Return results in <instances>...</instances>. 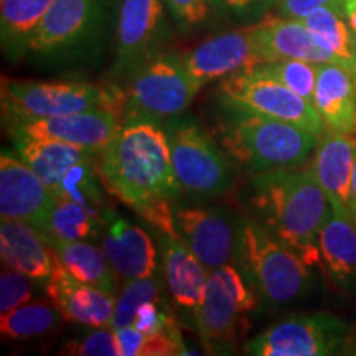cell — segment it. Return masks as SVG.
Returning <instances> with one entry per match:
<instances>
[{"mask_svg": "<svg viewBox=\"0 0 356 356\" xmlns=\"http://www.w3.org/2000/svg\"><path fill=\"white\" fill-rule=\"evenodd\" d=\"M238 19H254L262 15L274 0H216Z\"/></svg>", "mask_w": 356, "mask_h": 356, "instance_id": "60d3db41", "label": "cell"}, {"mask_svg": "<svg viewBox=\"0 0 356 356\" xmlns=\"http://www.w3.org/2000/svg\"><path fill=\"white\" fill-rule=\"evenodd\" d=\"M145 337V333H142L134 323L127 325V327L115 328L119 353H121V356H140Z\"/></svg>", "mask_w": 356, "mask_h": 356, "instance_id": "ab89813d", "label": "cell"}, {"mask_svg": "<svg viewBox=\"0 0 356 356\" xmlns=\"http://www.w3.org/2000/svg\"><path fill=\"white\" fill-rule=\"evenodd\" d=\"M172 163L181 190L200 198H216L234 185L229 160L191 118H175L167 129Z\"/></svg>", "mask_w": 356, "mask_h": 356, "instance_id": "8992f818", "label": "cell"}, {"mask_svg": "<svg viewBox=\"0 0 356 356\" xmlns=\"http://www.w3.org/2000/svg\"><path fill=\"white\" fill-rule=\"evenodd\" d=\"M134 325L145 335H155V333L165 332L170 333V335L181 337L172 310H168L163 299L144 302L139 312H137L136 318H134Z\"/></svg>", "mask_w": 356, "mask_h": 356, "instance_id": "e575fe53", "label": "cell"}, {"mask_svg": "<svg viewBox=\"0 0 356 356\" xmlns=\"http://www.w3.org/2000/svg\"><path fill=\"white\" fill-rule=\"evenodd\" d=\"M0 257L3 267L30 275L38 282H47L55 266V252L42 231L20 220H2Z\"/></svg>", "mask_w": 356, "mask_h": 356, "instance_id": "7402d4cb", "label": "cell"}, {"mask_svg": "<svg viewBox=\"0 0 356 356\" xmlns=\"http://www.w3.org/2000/svg\"><path fill=\"white\" fill-rule=\"evenodd\" d=\"M221 140L231 157L254 172L297 168L322 137L296 124L228 108Z\"/></svg>", "mask_w": 356, "mask_h": 356, "instance_id": "3957f363", "label": "cell"}, {"mask_svg": "<svg viewBox=\"0 0 356 356\" xmlns=\"http://www.w3.org/2000/svg\"><path fill=\"white\" fill-rule=\"evenodd\" d=\"M234 262L254 291L274 304L300 299L310 289L312 267L259 221L239 220Z\"/></svg>", "mask_w": 356, "mask_h": 356, "instance_id": "277c9868", "label": "cell"}, {"mask_svg": "<svg viewBox=\"0 0 356 356\" xmlns=\"http://www.w3.org/2000/svg\"><path fill=\"white\" fill-rule=\"evenodd\" d=\"M61 314L53 304L29 302L0 314V332L7 340H32L55 330Z\"/></svg>", "mask_w": 356, "mask_h": 356, "instance_id": "f1b7e54d", "label": "cell"}, {"mask_svg": "<svg viewBox=\"0 0 356 356\" xmlns=\"http://www.w3.org/2000/svg\"><path fill=\"white\" fill-rule=\"evenodd\" d=\"M356 160L353 134L327 131L320 139L314 157V170L332 208L351 215V180Z\"/></svg>", "mask_w": 356, "mask_h": 356, "instance_id": "44dd1931", "label": "cell"}, {"mask_svg": "<svg viewBox=\"0 0 356 356\" xmlns=\"http://www.w3.org/2000/svg\"><path fill=\"white\" fill-rule=\"evenodd\" d=\"M157 238L167 291L173 304L195 320L207 291L210 269L193 254L181 238L160 233Z\"/></svg>", "mask_w": 356, "mask_h": 356, "instance_id": "d6986e66", "label": "cell"}, {"mask_svg": "<svg viewBox=\"0 0 356 356\" xmlns=\"http://www.w3.org/2000/svg\"><path fill=\"white\" fill-rule=\"evenodd\" d=\"M186 71L204 86L215 79H225L239 71L261 65L254 25L215 35L181 56Z\"/></svg>", "mask_w": 356, "mask_h": 356, "instance_id": "2e32d148", "label": "cell"}, {"mask_svg": "<svg viewBox=\"0 0 356 356\" xmlns=\"http://www.w3.org/2000/svg\"><path fill=\"white\" fill-rule=\"evenodd\" d=\"M121 126L122 119L119 115L96 108L51 118L26 119L8 124V131L12 137L24 136L60 140L99 155L111 144Z\"/></svg>", "mask_w": 356, "mask_h": 356, "instance_id": "4fadbf2b", "label": "cell"}, {"mask_svg": "<svg viewBox=\"0 0 356 356\" xmlns=\"http://www.w3.org/2000/svg\"><path fill=\"white\" fill-rule=\"evenodd\" d=\"M322 264L341 287H356V222L353 216L332 208L318 234Z\"/></svg>", "mask_w": 356, "mask_h": 356, "instance_id": "d4e9b609", "label": "cell"}, {"mask_svg": "<svg viewBox=\"0 0 356 356\" xmlns=\"http://www.w3.org/2000/svg\"><path fill=\"white\" fill-rule=\"evenodd\" d=\"M274 6L286 19L304 20L320 7H343V0H274Z\"/></svg>", "mask_w": 356, "mask_h": 356, "instance_id": "74e56055", "label": "cell"}, {"mask_svg": "<svg viewBox=\"0 0 356 356\" xmlns=\"http://www.w3.org/2000/svg\"><path fill=\"white\" fill-rule=\"evenodd\" d=\"M56 193L19 155H0V218L20 220L44 231L56 204Z\"/></svg>", "mask_w": 356, "mask_h": 356, "instance_id": "5bb4252c", "label": "cell"}, {"mask_svg": "<svg viewBox=\"0 0 356 356\" xmlns=\"http://www.w3.org/2000/svg\"><path fill=\"white\" fill-rule=\"evenodd\" d=\"M61 353L74 356H121L115 330L111 325L92 328L91 333L65 345Z\"/></svg>", "mask_w": 356, "mask_h": 356, "instance_id": "836d02e7", "label": "cell"}, {"mask_svg": "<svg viewBox=\"0 0 356 356\" xmlns=\"http://www.w3.org/2000/svg\"><path fill=\"white\" fill-rule=\"evenodd\" d=\"M257 307L254 287L238 266L225 264L210 270L195 327L207 348L228 346L244 330L246 314Z\"/></svg>", "mask_w": 356, "mask_h": 356, "instance_id": "52a82bcc", "label": "cell"}, {"mask_svg": "<svg viewBox=\"0 0 356 356\" xmlns=\"http://www.w3.org/2000/svg\"><path fill=\"white\" fill-rule=\"evenodd\" d=\"M220 95L222 102L231 109L296 124L318 137L327 131L310 101L254 68L239 71L222 79Z\"/></svg>", "mask_w": 356, "mask_h": 356, "instance_id": "ba28073f", "label": "cell"}, {"mask_svg": "<svg viewBox=\"0 0 356 356\" xmlns=\"http://www.w3.org/2000/svg\"><path fill=\"white\" fill-rule=\"evenodd\" d=\"M102 88L78 79H3L2 113L7 124L101 108Z\"/></svg>", "mask_w": 356, "mask_h": 356, "instance_id": "9c48e42d", "label": "cell"}, {"mask_svg": "<svg viewBox=\"0 0 356 356\" xmlns=\"http://www.w3.org/2000/svg\"><path fill=\"white\" fill-rule=\"evenodd\" d=\"M35 282L38 280L30 275L3 267L2 274H0V314H6V312L32 302Z\"/></svg>", "mask_w": 356, "mask_h": 356, "instance_id": "d6a6232c", "label": "cell"}, {"mask_svg": "<svg viewBox=\"0 0 356 356\" xmlns=\"http://www.w3.org/2000/svg\"><path fill=\"white\" fill-rule=\"evenodd\" d=\"M180 238L208 269L231 264L238 249V225L229 211L221 208H175Z\"/></svg>", "mask_w": 356, "mask_h": 356, "instance_id": "9a60e30c", "label": "cell"}, {"mask_svg": "<svg viewBox=\"0 0 356 356\" xmlns=\"http://www.w3.org/2000/svg\"><path fill=\"white\" fill-rule=\"evenodd\" d=\"M170 202L172 200L168 198L154 200V202L137 208L136 211L142 216V220H145L152 226L155 233L172 236V238H180L175 222V210L172 208Z\"/></svg>", "mask_w": 356, "mask_h": 356, "instance_id": "8d00e7d4", "label": "cell"}, {"mask_svg": "<svg viewBox=\"0 0 356 356\" xmlns=\"http://www.w3.org/2000/svg\"><path fill=\"white\" fill-rule=\"evenodd\" d=\"M97 172L106 190L134 210L154 200H173L181 191L168 134L159 121L145 115L124 119L119 132L99 154Z\"/></svg>", "mask_w": 356, "mask_h": 356, "instance_id": "6da1fadb", "label": "cell"}, {"mask_svg": "<svg viewBox=\"0 0 356 356\" xmlns=\"http://www.w3.org/2000/svg\"><path fill=\"white\" fill-rule=\"evenodd\" d=\"M345 17H346V22H348L351 32L355 33L356 37V7H350V8H345Z\"/></svg>", "mask_w": 356, "mask_h": 356, "instance_id": "7bdbcfd3", "label": "cell"}, {"mask_svg": "<svg viewBox=\"0 0 356 356\" xmlns=\"http://www.w3.org/2000/svg\"><path fill=\"white\" fill-rule=\"evenodd\" d=\"M13 147L19 157L37 173L50 188H60L65 177L79 163L95 160L96 155L76 145L53 139H38V137L13 136Z\"/></svg>", "mask_w": 356, "mask_h": 356, "instance_id": "cb8c5ba5", "label": "cell"}, {"mask_svg": "<svg viewBox=\"0 0 356 356\" xmlns=\"http://www.w3.org/2000/svg\"><path fill=\"white\" fill-rule=\"evenodd\" d=\"M104 213L91 210L73 200L58 198L47 228L42 231L44 239H65V241H84L99 234L101 225L106 221Z\"/></svg>", "mask_w": 356, "mask_h": 356, "instance_id": "83f0119b", "label": "cell"}, {"mask_svg": "<svg viewBox=\"0 0 356 356\" xmlns=\"http://www.w3.org/2000/svg\"><path fill=\"white\" fill-rule=\"evenodd\" d=\"M216 0H165L167 10L181 32H193L210 19Z\"/></svg>", "mask_w": 356, "mask_h": 356, "instance_id": "d590c367", "label": "cell"}, {"mask_svg": "<svg viewBox=\"0 0 356 356\" xmlns=\"http://www.w3.org/2000/svg\"><path fill=\"white\" fill-rule=\"evenodd\" d=\"M55 0H2L0 40L8 60H19L29 51V43L40 22Z\"/></svg>", "mask_w": 356, "mask_h": 356, "instance_id": "4316f807", "label": "cell"}, {"mask_svg": "<svg viewBox=\"0 0 356 356\" xmlns=\"http://www.w3.org/2000/svg\"><path fill=\"white\" fill-rule=\"evenodd\" d=\"M348 340V325L335 315H297L267 328L244 350L256 356H328L343 353Z\"/></svg>", "mask_w": 356, "mask_h": 356, "instance_id": "30bf717a", "label": "cell"}, {"mask_svg": "<svg viewBox=\"0 0 356 356\" xmlns=\"http://www.w3.org/2000/svg\"><path fill=\"white\" fill-rule=\"evenodd\" d=\"M351 216L356 222V160H355V170L353 180H351Z\"/></svg>", "mask_w": 356, "mask_h": 356, "instance_id": "b9f144b4", "label": "cell"}, {"mask_svg": "<svg viewBox=\"0 0 356 356\" xmlns=\"http://www.w3.org/2000/svg\"><path fill=\"white\" fill-rule=\"evenodd\" d=\"M254 37L262 63L280 60H304L317 65L340 63L302 20L286 17L262 20L254 24Z\"/></svg>", "mask_w": 356, "mask_h": 356, "instance_id": "ffe728a7", "label": "cell"}, {"mask_svg": "<svg viewBox=\"0 0 356 356\" xmlns=\"http://www.w3.org/2000/svg\"><path fill=\"white\" fill-rule=\"evenodd\" d=\"M119 0H55L29 43V51L60 56L84 47L104 26Z\"/></svg>", "mask_w": 356, "mask_h": 356, "instance_id": "8fae6325", "label": "cell"}, {"mask_svg": "<svg viewBox=\"0 0 356 356\" xmlns=\"http://www.w3.org/2000/svg\"><path fill=\"white\" fill-rule=\"evenodd\" d=\"M101 177L99 172L96 173L95 160L79 163L61 181L60 188L56 190L58 198L73 200L91 208V210L104 213V202H102V193L99 186Z\"/></svg>", "mask_w": 356, "mask_h": 356, "instance_id": "4dcf8cb0", "label": "cell"}, {"mask_svg": "<svg viewBox=\"0 0 356 356\" xmlns=\"http://www.w3.org/2000/svg\"><path fill=\"white\" fill-rule=\"evenodd\" d=\"M44 284L48 299L68 322L88 328L108 327L113 322L115 297L74 277L56 254L53 273Z\"/></svg>", "mask_w": 356, "mask_h": 356, "instance_id": "e0dca14e", "label": "cell"}, {"mask_svg": "<svg viewBox=\"0 0 356 356\" xmlns=\"http://www.w3.org/2000/svg\"><path fill=\"white\" fill-rule=\"evenodd\" d=\"M58 259L70 270L74 277L81 282L91 284L101 291L111 293V296H119V277L115 273L114 266L111 264L104 248L96 246L84 241H65V239H47Z\"/></svg>", "mask_w": 356, "mask_h": 356, "instance_id": "484cf974", "label": "cell"}, {"mask_svg": "<svg viewBox=\"0 0 356 356\" xmlns=\"http://www.w3.org/2000/svg\"><path fill=\"white\" fill-rule=\"evenodd\" d=\"M350 7H356V0H343V10Z\"/></svg>", "mask_w": 356, "mask_h": 356, "instance_id": "ee69618b", "label": "cell"}, {"mask_svg": "<svg viewBox=\"0 0 356 356\" xmlns=\"http://www.w3.org/2000/svg\"><path fill=\"white\" fill-rule=\"evenodd\" d=\"M162 299L160 296V279L157 275H149L136 280L124 282L121 293L115 297V307L111 327L121 328L134 323L140 305L149 300Z\"/></svg>", "mask_w": 356, "mask_h": 356, "instance_id": "1f68e13d", "label": "cell"}, {"mask_svg": "<svg viewBox=\"0 0 356 356\" xmlns=\"http://www.w3.org/2000/svg\"><path fill=\"white\" fill-rule=\"evenodd\" d=\"M200 89L202 84L190 76L181 56L155 53L129 73L126 118L175 119L188 109Z\"/></svg>", "mask_w": 356, "mask_h": 356, "instance_id": "5b68a950", "label": "cell"}, {"mask_svg": "<svg viewBox=\"0 0 356 356\" xmlns=\"http://www.w3.org/2000/svg\"><path fill=\"white\" fill-rule=\"evenodd\" d=\"M185 346L181 337L170 335V333H155L147 335L140 356H175L185 355Z\"/></svg>", "mask_w": 356, "mask_h": 356, "instance_id": "f35d334b", "label": "cell"}, {"mask_svg": "<svg viewBox=\"0 0 356 356\" xmlns=\"http://www.w3.org/2000/svg\"><path fill=\"white\" fill-rule=\"evenodd\" d=\"M318 66L320 65L317 63H310V61L304 60H280L256 65L252 68L266 74V76L277 79L284 86L292 89L293 92H297V95L314 104Z\"/></svg>", "mask_w": 356, "mask_h": 356, "instance_id": "f546056e", "label": "cell"}, {"mask_svg": "<svg viewBox=\"0 0 356 356\" xmlns=\"http://www.w3.org/2000/svg\"><path fill=\"white\" fill-rule=\"evenodd\" d=\"M165 0H119L115 15V73L129 74L159 53L167 37Z\"/></svg>", "mask_w": 356, "mask_h": 356, "instance_id": "7c38bea8", "label": "cell"}, {"mask_svg": "<svg viewBox=\"0 0 356 356\" xmlns=\"http://www.w3.org/2000/svg\"><path fill=\"white\" fill-rule=\"evenodd\" d=\"M314 106L327 131L356 132V73L340 63L318 66Z\"/></svg>", "mask_w": 356, "mask_h": 356, "instance_id": "603a6c76", "label": "cell"}, {"mask_svg": "<svg viewBox=\"0 0 356 356\" xmlns=\"http://www.w3.org/2000/svg\"><path fill=\"white\" fill-rule=\"evenodd\" d=\"M102 248L121 282L155 275L157 249L152 238L140 226L132 225L109 210L106 213Z\"/></svg>", "mask_w": 356, "mask_h": 356, "instance_id": "ac0fdd59", "label": "cell"}, {"mask_svg": "<svg viewBox=\"0 0 356 356\" xmlns=\"http://www.w3.org/2000/svg\"><path fill=\"white\" fill-rule=\"evenodd\" d=\"M249 203L257 221L307 264L315 267L322 262L318 234L332 204L314 170L257 172L251 180Z\"/></svg>", "mask_w": 356, "mask_h": 356, "instance_id": "7a4b0ae2", "label": "cell"}]
</instances>
